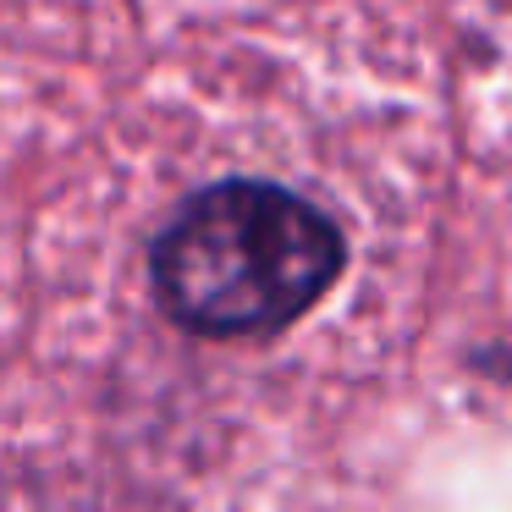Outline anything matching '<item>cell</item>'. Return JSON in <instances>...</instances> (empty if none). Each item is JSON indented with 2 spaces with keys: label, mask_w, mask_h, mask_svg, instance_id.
Instances as JSON below:
<instances>
[{
  "label": "cell",
  "mask_w": 512,
  "mask_h": 512,
  "mask_svg": "<svg viewBox=\"0 0 512 512\" xmlns=\"http://www.w3.org/2000/svg\"><path fill=\"white\" fill-rule=\"evenodd\" d=\"M342 232L276 182H215L155 237V298L193 336L281 331L342 276Z\"/></svg>",
  "instance_id": "cell-1"
}]
</instances>
